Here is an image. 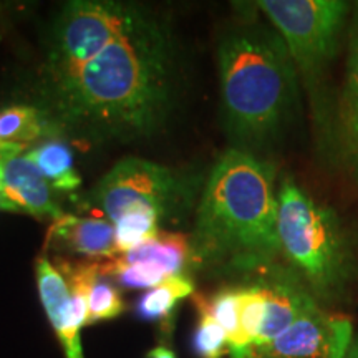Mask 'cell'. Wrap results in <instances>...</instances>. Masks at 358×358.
I'll list each match as a JSON object with an SVG mask.
<instances>
[{
    "label": "cell",
    "instance_id": "6da1fadb",
    "mask_svg": "<svg viewBox=\"0 0 358 358\" xmlns=\"http://www.w3.org/2000/svg\"><path fill=\"white\" fill-rule=\"evenodd\" d=\"M178 60L171 27L153 12L77 69L40 82L35 106L57 138L87 145L148 138L174 108Z\"/></svg>",
    "mask_w": 358,
    "mask_h": 358
},
{
    "label": "cell",
    "instance_id": "7a4b0ae2",
    "mask_svg": "<svg viewBox=\"0 0 358 358\" xmlns=\"http://www.w3.org/2000/svg\"><path fill=\"white\" fill-rule=\"evenodd\" d=\"M277 191L274 161L227 148L201 191L189 236L192 266L259 272L277 264Z\"/></svg>",
    "mask_w": 358,
    "mask_h": 358
},
{
    "label": "cell",
    "instance_id": "3957f363",
    "mask_svg": "<svg viewBox=\"0 0 358 358\" xmlns=\"http://www.w3.org/2000/svg\"><path fill=\"white\" fill-rule=\"evenodd\" d=\"M250 12L217 43L221 120L229 148L267 158L294 122L301 80L280 34Z\"/></svg>",
    "mask_w": 358,
    "mask_h": 358
},
{
    "label": "cell",
    "instance_id": "277c9868",
    "mask_svg": "<svg viewBox=\"0 0 358 358\" xmlns=\"http://www.w3.org/2000/svg\"><path fill=\"white\" fill-rule=\"evenodd\" d=\"M254 6L287 45L310 103L317 143L335 163L338 96L330 87V71L353 6L342 0H261Z\"/></svg>",
    "mask_w": 358,
    "mask_h": 358
},
{
    "label": "cell",
    "instance_id": "5b68a950",
    "mask_svg": "<svg viewBox=\"0 0 358 358\" xmlns=\"http://www.w3.org/2000/svg\"><path fill=\"white\" fill-rule=\"evenodd\" d=\"M277 232L280 254L319 301H334L358 274V259L343 224L290 174L282 178Z\"/></svg>",
    "mask_w": 358,
    "mask_h": 358
},
{
    "label": "cell",
    "instance_id": "8992f818",
    "mask_svg": "<svg viewBox=\"0 0 358 358\" xmlns=\"http://www.w3.org/2000/svg\"><path fill=\"white\" fill-rule=\"evenodd\" d=\"M155 10L141 3L113 0H71L52 22L42 80L69 73L106 45L140 27Z\"/></svg>",
    "mask_w": 358,
    "mask_h": 358
},
{
    "label": "cell",
    "instance_id": "52a82bcc",
    "mask_svg": "<svg viewBox=\"0 0 358 358\" xmlns=\"http://www.w3.org/2000/svg\"><path fill=\"white\" fill-rule=\"evenodd\" d=\"M201 185L199 174L128 156L101 178L87 194V201L111 224L131 209H153L168 221L189 211Z\"/></svg>",
    "mask_w": 358,
    "mask_h": 358
},
{
    "label": "cell",
    "instance_id": "ba28073f",
    "mask_svg": "<svg viewBox=\"0 0 358 358\" xmlns=\"http://www.w3.org/2000/svg\"><path fill=\"white\" fill-rule=\"evenodd\" d=\"M352 338L348 317L317 306L272 342L250 347L232 358H345Z\"/></svg>",
    "mask_w": 358,
    "mask_h": 358
},
{
    "label": "cell",
    "instance_id": "9c48e42d",
    "mask_svg": "<svg viewBox=\"0 0 358 358\" xmlns=\"http://www.w3.org/2000/svg\"><path fill=\"white\" fill-rule=\"evenodd\" d=\"M335 163L358 185V2L353 3L347 32V58L337 105Z\"/></svg>",
    "mask_w": 358,
    "mask_h": 358
},
{
    "label": "cell",
    "instance_id": "30bf717a",
    "mask_svg": "<svg viewBox=\"0 0 358 358\" xmlns=\"http://www.w3.org/2000/svg\"><path fill=\"white\" fill-rule=\"evenodd\" d=\"M2 211L24 213L37 219L57 221L64 216L53 196V187L27 155L2 163Z\"/></svg>",
    "mask_w": 358,
    "mask_h": 358
},
{
    "label": "cell",
    "instance_id": "8fae6325",
    "mask_svg": "<svg viewBox=\"0 0 358 358\" xmlns=\"http://www.w3.org/2000/svg\"><path fill=\"white\" fill-rule=\"evenodd\" d=\"M47 249L75 254L93 262L111 261L118 256L115 226L108 219L78 217L64 214L52 222L47 234Z\"/></svg>",
    "mask_w": 358,
    "mask_h": 358
},
{
    "label": "cell",
    "instance_id": "7c38bea8",
    "mask_svg": "<svg viewBox=\"0 0 358 358\" xmlns=\"http://www.w3.org/2000/svg\"><path fill=\"white\" fill-rule=\"evenodd\" d=\"M40 302L65 350V358H83L80 327L73 317L70 289L65 277L47 257H38L35 266Z\"/></svg>",
    "mask_w": 358,
    "mask_h": 358
},
{
    "label": "cell",
    "instance_id": "4fadbf2b",
    "mask_svg": "<svg viewBox=\"0 0 358 358\" xmlns=\"http://www.w3.org/2000/svg\"><path fill=\"white\" fill-rule=\"evenodd\" d=\"M115 261L120 264H155L163 267L169 275H182L191 264L189 236L181 232L161 231L153 239L146 241L128 252L118 254Z\"/></svg>",
    "mask_w": 358,
    "mask_h": 358
},
{
    "label": "cell",
    "instance_id": "5bb4252c",
    "mask_svg": "<svg viewBox=\"0 0 358 358\" xmlns=\"http://www.w3.org/2000/svg\"><path fill=\"white\" fill-rule=\"evenodd\" d=\"M53 189L73 192L82 185V176L75 168L73 153L62 138L45 140L25 153Z\"/></svg>",
    "mask_w": 358,
    "mask_h": 358
},
{
    "label": "cell",
    "instance_id": "9a60e30c",
    "mask_svg": "<svg viewBox=\"0 0 358 358\" xmlns=\"http://www.w3.org/2000/svg\"><path fill=\"white\" fill-rule=\"evenodd\" d=\"M57 138L43 111L35 105H10L0 110V143L27 146Z\"/></svg>",
    "mask_w": 358,
    "mask_h": 358
},
{
    "label": "cell",
    "instance_id": "2e32d148",
    "mask_svg": "<svg viewBox=\"0 0 358 358\" xmlns=\"http://www.w3.org/2000/svg\"><path fill=\"white\" fill-rule=\"evenodd\" d=\"M194 292V282L187 275H173L150 289L136 303V313L143 320L161 322L168 320L176 308L178 302Z\"/></svg>",
    "mask_w": 358,
    "mask_h": 358
},
{
    "label": "cell",
    "instance_id": "e0dca14e",
    "mask_svg": "<svg viewBox=\"0 0 358 358\" xmlns=\"http://www.w3.org/2000/svg\"><path fill=\"white\" fill-rule=\"evenodd\" d=\"M163 219L153 209H131L116 221L115 241L118 254L128 252L136 245L153 239L161 232L159 224Z\"/></svg>",
    "mask_w": 358,
    "mask_h": 358
},
{
    "label": "cell",
    "instance_id": "ac0fdd59",
    "mask_svg": "<svg viewBox=\"0 0 358 358\" xmlns=\"http://www.w3.org/2000/svg\"><path fill=\"white\" fill-rule=\"evenodd\" d=\"M194 306L198 308L199 319L192 335V352L198 358H222L229 353V340L226 332L214 319L204 295H194Z\"/></svg>",
    "mask_w": 358,
    "mask_h": 358
},
{
    "label": "cell",
    "instance_id": "d6986e66",
    "mask_svg": "<svg viewBox=\"0 0 358 358\" xmlns=\"http://www.w3.org/2000/svg\"><path fill=\"white\" fill-rule=\"evenodd\" d=\"M208 307L214 319L219 322L224 332L229 340V350L239 338V310H241V299L239 287L231 285V287L219 289L213 297H206Z\"/></svg>",
    "mask_w": 358,
    "mask_h": 358
},
{
    "label": "cell",
    "instance_id": "ffe728a7",
    "mask_svg": "<svg viewBox=\"0 0 358 358\" xmlns=\"http://www.w3.org/2000/svg\"><path fill=\"white\" fill-rule=\"evenodd\" d=\"M124 312V302L118 287L110 282L100 279L93 285L90 294V317L88 325L96 324L100 320H110L122 315Z\"/></svg>",
    "mask_w": 358,
    "mask_h": 358
},
{
    "label": "cell",
    "instance_id": "44dd1931",
    "mask_svg": "<svg viewBox=\"0 0 358 358\" xmlns=\"http://www.w3.org/2000/svg\"><path fill=\"white\" fill-rule=\"evenodd\" d=\"M27 146H22V145H10V143H0V163H3V161L13 158V156L24 153Z\"/></svg>",
    "mask_w": 358,
    "mask_h": 358
},
{
    "label": "cell",
    "instance_id": "7402d4cb",
    "mask_svg": "<svg viewBox=\"0 0 358 358\" xmlns=\"http://www.w3.org/2000/svg\"><path fill=\"white\" fill-rule=\"evenodd\" d=\"M148 358H176V355H174L171 348L159 345L148 352Z\"/></svg>",
    "mask_w": 358,
    "mask_h": 358
},
{
    "label": "cell",
    "instance_id": "603a6c76",
    "mask_svg": "<svg viewBox=\"0 0 358 358\" xmlns=\"http://www.w3.org/2000/svg\"><path fill=\"white\" fill-rule=\"evenodd\" d=\"M345 358H358V332H357V335H353L352 343H350V347H348Z\"/></svg>",
    "mask_w": 358,
    "mask_h": 358
},
{
    "label": "cell",
    "instance_id": "cb8c5ba5",
    "mask_svg": "<svg viewBox=\"0 0 358 358\" xmlns=\"http://www.w3.org/2000/svg\"><path fill=\"white\" fill-rule=\"evenodd\" d=\"M2 181H3V173H2V163H0V211H2Z\"/></svg>",
    "mask_w": 358,
    "mask_h": 358
},
{
    "label": "cell",
    "instance_id": "d4e9b609",
    "mask_svg": "<svg viewBox=\"0 0 358 358\" xmlns=\"http://www.w3.org/2000/svg\"><path fill=\"white\" fill-rule=\"evenodd\" d=\"M2 37H3V27L0 25V42H2Z\"/></svg>",
    "mask_w": 358,
    "mask_h": 358
}]
</instances>
